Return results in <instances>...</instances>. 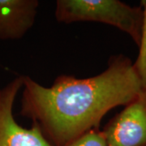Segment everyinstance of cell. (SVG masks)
<instances>
[{
  "instance_id": "cell-1",
  "label": "cell",
  "mask_w": 146,
  "mask_h": 146,
  "mask_svg": "<svg viewBox=\"0 0 146 146\" xmlns=\"http://www.w3.org/2000/svg\"><path fill=\"white\" fill-rule=\"evenodd\" d=\"M21 114L39 127L54 146H66L93 128L119 106H127L141 94L134 63L123 54L111 56L108 66L92 77L58 76L45 87L24 76Z\"/></svg>"
},
{
  "instance_id": "cell-2",
  "label": "cell",
  "mask_w": 146,
  "mask_h": 146,
  "mask_svg": "<svg viewBox=\"0 0 146 146\" xmlns=\"http://www.w3.org/2000/svg\"><path fill=\"white\" fill-rule=\"evenodd\" d=\"M55 18L63 24L92 21L116 27L139 46L144 11L118 0H58Z\"/></svg>"
},
{
  "instance_id": "cell-3",
  "label": "cell",
  "mask_w": 146,
  "mask_h": 146,
  "mask_svg": "<svg viewBox=\"0 0 146 146\" xmlns=\"http://www.w3.org/2000/svg\"><path fill=\"white\" fill-rule=\"evenodd\" d=\"M23 78L24 76H19L0 89V146H54L38 126L25 128L14 118L13 106L23 87Z\"/></svg>"
},
{
  "instance_id": "cell-4",
  "label": "cell",
  "mask_w": 146,
  "mask_h": 146,
  "mask_svg": "<svg viewBox=\"0 0 146 146\" xmlns=\"http://www.w3.org/2000/svg\"><path fill=\"white\" fill-rule=\"evenodd\" d=\"M102 131L108 146H146V94L141 92Z\"/></svg>"
},
{
  "instance_id": "cell-5",
  "label": "cell",
  "mask_w": 146,
  "mask_h": 146,
  "mask_svg": "<svg viewBox=\"0 0 146 146\" xmlns=\"http://www.w3.org/2000/svg\"><path fill=\"white\" fill-rule=\"evenodd\" d=\"M36 0H0V40H17L34 25Z\"/></svg>"
},
{
  "instance_id": "cell-6",
  "label": "cell",
  "mask_w": 146,
  "mask_h": 146,
  "mask_svg": "<svg viewBox=\"0 0 146 146\" xmlns=\"http://www.w3.org/2000/svg\"><path fill=\"white\" fill-rule=\"evenodd\" d=\"M144 11V21L141 33V42L139 44V54L134 62V67L141 80L142 93L146 94V0L141 1Z\"/></svg>"
},
{
  "instance_id": "cell-7",
  "label": "cell",
  "mask_w": 146,
  "mask_h": 146,
  "mask_svg": "<svg viewBox=\"0 0 146 146\" xmlns=\"http://www.w3.org/2000/svg\"><path fill=\"white\" fill-rule=\"evenodd\" d=\"M66 146H108L104 133L100 128H93Z\"/></svg>"
}]
</instances>
